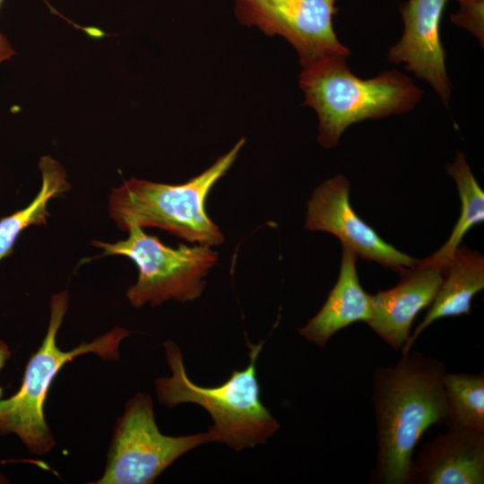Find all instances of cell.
I'll use <instances>...</instances> for the list:
<instances>
[{
  "mask_svg": "<svg viewBox=\"0 0 484 484\" xmlns=\"http://www.w3.org/2000/svg\"><path fill=\"white\" fill-rule=\"evenodd\" d=\"M445 365L419 352L376 368L372 403L377 454L371 481L407 484L413 453L433 425L445 423Z\"/></svg>",
  "mask_w": 484,
  "mask_h": 484,
  "instance_id": "obj_1",
  "label": "cell"
},
{
  "mask_svg": "<svg viewBox=\"0 0 484 484\" xmlns=\"http://www.w3.org/2000/svg\"><path fill=\"white\" fill-rule=\"evenodd\" d=\"M346 59L320 58L302 66L299 75L304 104L318 116V142L324 148H334L355 123L410 112L423 95L411 77L397 70L365 80L350 72Z\"/></svg>",
  "mask_w": 484,
  "mask_h": 484,
  "instance_id": "obj_2",
  "label": "cell"
},
{
  "mask_svg": "<svg viewBox=\"0 0 484 484\" xmlns=\"http://www.w3.org/2000/svg\"><path fill=\"white\" fill-rule=\"evenodd\" d=\"M249 343L250 361L243 370H233L229 378L213 387H203L187 376L183 356L173 341L164 343L171 376L155 381L158 400L169 408L194 403L208 411L212 425L208 431L213 442L238 452L264 445L280 425L260 399L256 362L263 347Z\"/></svg>",
  "mask_w": 484,
  "mask_h": 484,
  "instance_id": "obj_3",
  "label": "cell"
},
{
  "mask_svg": "<svg viewBox=\"0 0 484 484\" xmlns=\"http://www.w3.org/2000/svg\"><path fill=\"white\" fill-rule=\"evenodd\" d=\"M245 144L240 139L201 174L178 185L132 177L114 187L108 197L110 217L121 230L128 223L164 229L188 242L219 246L224 237L208 216L205 203L216 184L231 168Z\"/></svg>",
  "mask_w": 484,
  "mask_h": 484,
  "instance_id": "obj_4",
  "label": "cell"
},
{
  "mask_svg": "<svg viewBox=\"0 0 484 484\" xmlns=\"http://www.w3.org/2000/svg\"><path fill=\"white\" fill-rule=\"evenodd\" d=\"M68 303L67 291L52 296L47 333L27 363L20 389L13 396L0 400V435H16L35 454H45L56 445L43 409L49 387L64 365L87 353H93L105 360H117L119 359L120 343L129 335L127 329L116 327L71 350H60L56 344V334Z\"/></svg>",
  "mask_w": 484,
  "mask_h": 484,
  "instance_id": "obj_5",
  "label": "cell"
},
{
  "mask_svg": "<svg viewBox=\"0 0 484 484\" xmlns=\"http://www.w3.org/2000/svg\"><path fill=\"white\" fill-rule=\"evenodd\" d=\"M125 230L128 237L124 240L91 244L103 249V256L123 255L138 267L137 281L126 291L132 306H157L170 299L188 302L201 296L205 278L218 261L212 246L179 244L173 248L134 222L128 223Z\"/></svg>",
  "mask_w": 484,
  "mask_h": 484,
  "instance_id": "obj_6",
  "label": "cell"
},
{
  "mask_svg": "<svg viewBox=\"0 0 484 484\" xmlns=\"http://www.w3.org/2000/svg\"><path fill=\"white\" fill-rule=\"evenodd\" d=\"M213 442L209 431L171 436L155 421L149 394L138 393L117 419L102 476L96 484H150L188 451Z\"/></svg>",
  "mask_w": 484,
  "mask_h": 484,
  "instance_id": "obj_7",
  "label": "cell"
},
{
  "mask_svg": "<svg viewBox=\"0 0 484 484\" xmlns=\"http://www.w3.org/2000/svg\"><path fill=\"white\" fill-rule=\"evenodd\" d=\"M337 0H234L235 13L246 26L280 35L297 50L301 66L325 56H345L350 49L333 30Z\"/></svg>",
  "mask_w": 484,
  "mask_h": 484,
  "instance_id": "obj_8",
  "label": "cell"
},
{
  "mask_svg": "<svg viewBox=\"0 0 484 484\" xmlns=\"http://www.w3.org/2000/svg\"><path fill=\"white\" fill-rule=\"evenodd\" d=\"M350 184L342 175L320 184L307 203L305 227L313 231L331 233L361 258L397 272L415 267L419 259L385 242L359 217L350 203Z\"/></svg>",
  "mask_w": 484,
  "mask_h": 484,
  "instance_id": "obj_9",
  "label": "cell"
},
{
  "mask_svg": "<svg viewBox=\"0 0 484 484\" xmlns=\"http://www.w3.org/2000/svg\"><path fill=\"white\" fill-rule=\"evenodd\" d=\"M447 1L409 0L401 4L403 34L387 54L389 62L403 64L406 70L426 81L446 107L451 83L440 38V22Z\"/></svg>",
  "mask_w": 484,
  "mask_h": 484,
  "instance_id": "obj_10",
  "label": "cell"
},
{
  "mask_svg": "<svg viewBox=\"0 0 484 484\" xmlns=\"http://www.w3.org/2000/svg\"><path fill=\"white\" fill-rule=\"evenodd\" d=\"M399 274L397 285L372 295V317L367 323L396 350L407 341L416 315L432 303L442 281V269L421 259Z\"/></svg>",
  "mask_w": 484,
  "mask_h": 484,
  "instance_id": "obj_11",
  "label": "cell"
},
{
  "mask_svg": "<svg viewBox=\"0 0 484 484\" xmlns=\"http://www.w3.org/2000/svg\"><path fill=\"white\" fill-rule=\"evenodd\" d=\"M484 432L448 428L412 458L407 484H483Z\"/></svg>",
  "mask_w": 484,
  "mask_h": 484,
  "instance_id": "obj_12",
  "label": "cell"
},
{
  "mask_svg": "<svg viewBox=\"0 0 484 484\" xmlns=\"http://www.w3.org/2000/svg\"><path fill=\"white\" fill-rule=\"evenodd\" d=\"M357 255L342 246L338 280L318 311L298 332L308 341L325 347L340 330L372 317V295L361 287L357 273Z\"/></svg>",
  "mask_w": 484,
  "mask_h": 484,
  "instance_id": "obj_13",
  "label": "cell"
},
{
  "mask_svg": "<svg viewBox=\"0 0 484 484\" xmlns=\"http://www.w3.org/2000/svg\"><path fill=\"white\" fill-rule=\"evenodd\" d=\"M484 288V257L467 246L458 247L442 268V281L422 322L401 350L408 353L419 334L436 320L469 315L473 298Z\"/></svg>",
  "mask_w": 484,
  "mask_h": 484,
  "instance_id": "obj_14",
  "label": "cell"
},
{
  "mask_svg": "<svg viewBox=\"0 0 484 484\" xmlns=\"http://www.w3.org/2000/svg\"><path fill=\"white\" fill-rule=\"evenodd\" d=\"M39 167L42 185L38 194L25 208L0 220V261L12 255L13 245L23 229L47 223L48 202L71 189L66 173L56 160L43 156Z\"/></svg>",
  "mask_w": 484,
  "mask_h": 484,
  "instance_id": "obj_15",
  "label": "cell"
},
{
  "mask_svg": "<svg viewBox=\"0 0 484 484\" xmlns=\"http://www.w3.org/2000/svg\"><path fill=\"white\" fill-rule=\"evenodd\" d=\"M446 171L454 180L461 200L459 219L447 241L434 254L422 259L425 263L443 268L473 226L484 220V192L473 176L463 153L458 152Z\"/></svg>",
  "mask_w": 484,
  "mask_h": 484,
  "instance_id": "obj_16",
  "label": "cell"
},
{
  "mask_svg": "<svg viewBox=\"0 0 484 484\" xmlns=\"http://www.w3.org/2000/svg\"><path fill=\"white\" fill-rule=\"evenodd\" d=\"M447 412L445 425L484 432V374L445 373Z\"/></svg>",
  "mask_w": 484,
  "mask_h": 484,
  "instance_id": "obj_17",
  "label": "cell"
},
{
  "mask_svg": "<svg viewBox=\"0 0 484 484\" xmlns=\"http://www.w3.org/2000/svg\"><path fill=\"white\" fill-rule=\"evenodd\" d=\"M451 21L470 30L483 46L484 1L460 4V10L451 14Z\"/></svg>",
  "mask_w": 484,
  "mask_h": 484,
  "instance_id": "obj_18",
  "label": "cell"
},
{
  "mask_svg": "<svg viewBox=\"0 0 484 484\" xmlns=\"http://www.w3.org/2000/svg\"><path fill=\"white\" fill-rule=\"evenodd\" d=\"M3 0H0V4ZM15 54L8 40L0 34V63L8 60Z\"/></svg>",
  "mask_w": 484,
  "mask_h": 484,
  "instance_id": "obj_19",
  "label": "cell"
},
{
  "mask_svg": "<svg viewBox=\"0 0 484 484\" xmlns=\"http://www.w3.org/2000/svg\"><path fill=\"white\" fill-rule=\"evenodd\" d=\"M12 352L4 341L0 340V370L5 366L6 361L11 358ZM3 396V389L0 386V400Z\"/></svg>",
  "mask_w": 484,
  "mask_h": 484,
  "instance_id": "obj_20",
  "label": "cell"
},
{
  "mask_svg": "<svg viewBox=\"0 0 484 484\" xmlns=\"http://www.w3.org/2000/svg\"><path fill=\"white\" fill-rule=\"evenodd\" d=\"M459 4H465V3H472V2H480L484 0H457Z\"/></svg>",
  "mask_w": 484,
  "mask_h": 484,
  "instance_id": "obj_21",
  "label": "cell"
},
{
  "mask_svg": "<svg viewBox=\"0 0 484 484\" xmlns=\"http://www.w3.org/2000/svg\"><path fill=\"white\" fill-rule=\"evenodd\" d=\"M6 480H7L4 478V476L0 472V483L7 482Z\"/></svg>",
  "mask_w": 484,
  "mask_h": 484,
  "instance_id": "obj_22",
  "label": "cell"
}]
</instances>
